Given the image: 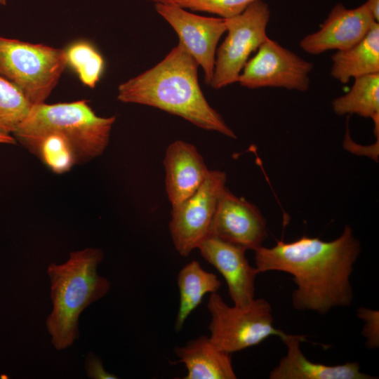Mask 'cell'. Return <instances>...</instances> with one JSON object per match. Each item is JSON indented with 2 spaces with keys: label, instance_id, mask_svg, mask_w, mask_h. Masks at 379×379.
Listing matches in <instances>:
<instances>
[{
  "label": "cell",
  "instance_id": "6da1fadb",
  "mask_svg": "<svg viewBox=\"0 0 379 379\" xmlns=\"http://www.w3.org/2000/svg\"><path fill=\"white\" fill-rule=\"evenodd\" d=\"M254 251L260 273L279 271L293 276L296 288L291 301L295 310L324 314L351 304L350 277L361 245L350 225L332 241L304 235L291 242L277 241L272 247L262 246Z\"/></svg>",
  "mask_w": 379,
  "mask_h": 379
},
{
  "label": "cell",
  "instance_id": "7a4b0ae2",
  "mask_svg": "<svg viewBox=\"0 0 379 379\" xmlns=\"http://www.w3.org/2000/svg\"><path fill=\"white\" fill-rule=\"evenodd\" d=\"M198 67L197 62L179 42L153 67L121 84L117 99L156 107L199 128L237 138L206 100L199 86Z\"/></svg>",
  "mask_w": 379,
  "mask_h": 379
},
{
  "label": "cell",
  "instance_id": "3957f363",
  "mask_svg": "<svg viewBox=\"0 0 379 379\" xmlns=\"http://www.w3.org/2000/svg\"><path fill=\"white\" fill-rule=\"evenodd\" d=\"M104 256L100 248L88 247L70 252L63 263L48 265L53 307L46 326L55 350L73 345L79 337V319L83 311L109 291L110 281L98 273Z\"/></svg>",
  "mask_w": 379,
  "mask_h": 379
},
{
  "label": "cell",
  "instance_id": "277c9868",
  "mask_svg": "<svg viewBox=\"0 0 379 379\" xmlns=\"http://www.w3.org/2000/svg\"><path fill=\"white\" fill-rule=\"evenodd\" d=\"M114 116H98L86 100L32 106L13 133L34 153L49 135H57L69 145L75 164L87 163L102 154L108 146Z\"/></svg>",
  "mask_w": 379,
  "mask_h": 379
},
{
  "label": "cell",
  "instance_id": "5b68a950",
  "mask_svg": "<svg viewBox=\"0 0 379 379\" xmlns=\"http://www.w3.org/2000/svg\"><path fill=\"white\" fill-rule=\"evenodd\" d=\"M67 65L65 48L0 36V75L32 105L45 102Z\"/></svg>",
  "mask_w": 379,
  "mask_h": 379
},
{
  "label": "cell",
  "instance_id": "8992f818",
  "mask_svg": "<svg viewBox=\"0 0 379 379\" xmlns=\"http://www.w3.org/2000/svg\"><path fill=\"white\" fill-rule=\"evenodd\" d=\"M209 338L220 350L232 354L257 345L271 335L285 333L274 326L270 303L254 298L243 307L229 306L217 293H211Z\"/></svg>",
  "mask_w": 379,
  "mask_h": 379
},
{
  "label": "cell",
  "instance_id": "52a82bcc",
  "mask_svg": "<svg viewBox=\"0 0 379 379\" xmlns=\"http://www.w3.org/2000/svg\"><path fill=\"white\" fill-rule=\"evenodd\" d=\"M270 15L268 4L256 0L239 15L225 19L227 34L217 48L212 88L220 89L237 82L249 55L268 38Z\"/></svg>",
  "mask_w": 379,
  "mask_h": 379
},
{
  "label": "cell",
  "instance_id": "ba28073f",
  "mask_svg": "<svg viewBox=\"0 0 379 379\" xmlns=\"http://www.w3.org/2000/svg\"><path fill=\"white\" fill-rule=\"evenodd\" d=\"M227 175L210 170L201 187L179 205L172 208L169 230L178 253L188 256L211 236L220 197L226 188Z\"/></svg>",
  "mask_w": 379,
  "mask_h": 379
},
{
  "label": "cell",
  "instance_id": "9c48e42d",
  "mask_svg": "<svg viewBox=\"0 0 379 379\" xmlns=\"http://www.w3.org/2000/svg\"><path fill=\"white\" fill-rule=\"evenodd\" d=\"M313 63L269 37L247 61L237 82L248 88H284L300 92L310 88Z\"/></svg>",
  "mask_w": 379,
  "mask_h": 379
},
{
  "label": "cell",
  "instance_id": "30bf717a",
  "mask_svg": "<svg viewBox=\"0 0 379 379\" xmlns=\"http://www.w3.org/2000/svg\"><path fill=\"white\" fill-rule=\"evenodd\" d=\"M155 8L175 31L179 42L201 67L204 81L210 85L218 43L227 29L225 19L196 15L171 4H156Z\"/></svg>",
  "mask_w": 379,
  "mask_h": 379
},
{
  "label": "cell",
  "instance_id": "8fae6325",
  "mask_svg": "<svg viewBox=\"0 0 379 379\" xmlns=\"http://www.w3.org/2000/svg\"><path fill=\"white\" fill-rule=\"evenodd\" d=\"M211 236L255 251L267 237L266 220L255 204L226 187L218 201Z\"/></svg>",
  "mask_w": 379,
  "mask_h": 379
},
{
  "label": "cell",
  "instance_id": "7c38bea8",
  "mask_svg": "<svg viewBox=\"0 0 379 379\" xmlns=\"http://www.w3.org/2000/svg\"><path fill=\"white\" fill-rule=\"evenodd\" d=\"M375 22L366 2L354 8H347L338 3L320 29L303 37L300 46L311 55L330 50H346L361 41Z\"/></svg>",
  "mask_w": 379,
  "mask_h": 379
},
{
  "label": "cell",
  "instance_id": "4fadbf2b",
  "mask_svg": "<svg viewBox=\"0 0 379 379\" xmlns=\"http://www.w3.org/2000/svg\"><path fill=\"white\" fill-rule=\"evenodd\" d=\"M202 257L224 277L234 305L243 307L255 298V281L260 274L247 260L246 249L211 236L197 248Z\"/></svg>",
  "mask_w": 379,
  "mask_h": 379
},
{
  "label": "cell",
  "instance_id": "5bb4252c",
  "mask_svg": "<svg viewBox=\"0 0 379 379\" xmlns=\"http://www.w3.org/2000/svg\"><path fill=\"white\" fill-rule=\"evenodd\" d=\"M164 165L166 190L172 208L192 196L210 171L196 147L181 140L168 146Z\"/></svg>",
  "mask_w": 379,
  "mask_h": 379
},
{
  "label": "cell",
  "instance_id": "9a60e30c",
  "mask_svg": "<svg viewBox=\"0 0 379 379\" xmlns=\"http://www.w3.org/2000/svg\"><path fill=\"white\" fill-rule=\"evenodd\" d=\"M287 348L286 354L270 373V379H372L361 372L357 362L329 366L314 363L307 359L300 349L302 335L284 333L280 338Z\"/></svg>",
  "mask_w": 379,
  "mask_h": 379
},
{
  "label": "cell",
  "instance_id": "2e32d148",
  "mask_svg": "<svg viewBox=\"0 0 379 379\" xmlns=\"http://www.w3.org/2000/svg\"><path fill=\"white\" fill-rule=\"evenodd\" d=\"M187 368L185 379H235L231 354L219 349L208 336L201 335L175 348Z\"/></svg>",
  "mask_w": 379,
  "mask_h": 379
},
{
  "label": "cell",
  "instance_id": "e0dca14e",
  "mask_svg": "<svg viewBox=\"0 0 379 379\" xmlns=\"http://www.w3.org/2000/svg\"><path fill=\"white\" fill-rule=\"evenodd\" d=\"M331 60L330 74L342 84L352 78L379 73V23H374L367 34L352 47L337 51Z\"/></svg>",
  "mask_w": 379,
  "mask_h": 379
},
{
  "label": "cell",
  "instance_id": "ac0fdd59",
  "mask_svg": "<svg viewBox=\"0 0 379 379\" xmlns=\"http://www.w3.org/2000/svg\"><path fill=\"white\" fill-rule=\"evenodd\" d=\"M177 281L180 305L175 328L179 332L189 315L201 303L204 296L217 293L221 282L215 274L202 268L197 260L190 262L180 270Z\"/></svg>",
  "mask_w": 379,
  "mask_h": 379
},
{
  "label": "cell",
  "instance_id": "d6986e66",
  "mask_svg": "<svg viewBox=\"0 0 379 379\" xmlns=\"http://www.w3.org/2000/svg\"><path fill=\"white\" fill-rule=\"evenodd\" d=\"M334 112L339 115L356 114L371 118L374 133L379 136V73L354 78L350 91L332 101Z\"/></svg>",
  "mask_w": 379,
  "mask_h": 379
},
{
  "label": "cell",
  "instance_id": "ffe728a7",
  "mask_svg": "<svg viewBox=\"0 0 379 379\" xmlns=\"http://www.w3.org/2000/svg\"><path fill=\"white\" fill-rule=\"evenodd\" d=\"M65 51L67 65L74 69L85 86L94 88L105 68V62L100 53L86 41L74 42Z\"/></svg>",
  "mask_w": 379,
  "mask_h": 379
},
{
  "label": "cell",
  "instance_id": "44dd1931",
  "mask_svg": "<svg viewBox=\"0 0 379 379\" xmlns=\"http://www.w3.org/2000/svg\"><path fill=\"white\" fill-rule=\"evenodd\" d=\"M32 106L13 84L0 75V134H13Z\"/></svg>",
  "mask_w": 379,
  "mask_h": 379
},
{
  "label": "cell",
  "instance_id": "7402d4cb",
  "mask_svg": "<svg viewBox=\"0 0 379 379\" xmlns=\"http://www.w3.org/2000/svg\"><path fill=\"white\" fill-rule=\"evenodd\" d=\"M34 154L55 173L67 172L75 165L69 145L57 135L45 138L39 144Z\"/></svg>",
  "mask_w": 379,
  "mask_h": 379
},
{
  "label": "cell",
  "instance_id": "603a6c76",
  "mask_svg": "<svg viewBox=\"0 0 379 379\" xmlns=\"http://www.w3.org/2000/svg\"><path fill=\"white\" fill-rule=\"evenodd\" d=\"M256 0H169L168 4L193 11L206 12L224 19L239 15Z\"/></svg>",
  "mask_w": 379,
  "mask_h": 379
},
{
  "label": "cell",
  "instance_id": "cb8c5ba5",
  "mask_svg": "<svg viewBox=\"0 0 379 379\" xmlns=\"http://www.w3.org/2000/svg\"><path fill=\"white\" fill-rule=\"evenodd\" d=\"M357 316L365 322L362 333L367 338V346L376 348L379 344L378 335V311L360 307L357 310Z\"/></svg>",
  "mask_w": 379,
  "mask_h": 379
},
{
  "label": "cell",
  "instance_id": "d4e9b609",
  "mask_svg": "<svg viewBox=\"0 0 379 379\" xmlns=\"http://www.w3.org/2000/svg\"><path fill=\"white\" fill-rule=\"evenodd\" d=\"M85 370L91 379H117V376L106 371L101 359L92 352H88L85 359Z\"/></svg>",
  "mask_w": 379,
  "mask_h": 379
},
{
  "label": "cell",
  "instance_id": "484cf974",
  "mask_svg": "<svg viewBox=\"0 0 379 379\" xmlns=\"http://www.w3.org/2000/svg\"><path fill=\"white\" fill-rule=\"evenodd\" d=\"M375 20L379 21V0H367L366 1Z\"/></svg>",
  "mask_w": 379,
  "mask_h": 379
},
{
  "label": "cell",
  "instance_id": "4316f807",
  "mask_svg": "<svg viewBox=\"0 0 379 379\" xmlns=\"http://www.w3.org/2000/svg\"><path fill=\"white\" fill-rule=\"evenodd\" d=\"M0 144L15 145L16 140L11 135L0 134Z\"/></svg>",
  "mask_w": 379,
  "mask_h": 379
},
{
  "label": "cell",
  "instance_id": "83f0119b",
  "mask_svg": "<svg viewBox=\"0 0 379 379\" xmlns=\"http://www.w3.org/2000/svg\"><path fill=\"white\" fill-rule=\"evenodd\" d=\"M149 1H152L154 2L155 4H168L169 3V0H149Z\"/></svg>",
  "mask_w": 379,
  "mask_h": 379
},
{
  "label": "cell",
  "instance_id": "f1b7e54d",
  "mask_svg": "<svg viewBox=\"0 0 379 379\" xmlns=\"http://www.w3.org/2000/svg\"><path fill=\"white\" fill-rule=\"evenodd\" d=\"M6 3H7V0H0L1 5H6Z\"/></svg>",
  "mask_w": 379,
  "mask_h": 379
}]
</instances>
